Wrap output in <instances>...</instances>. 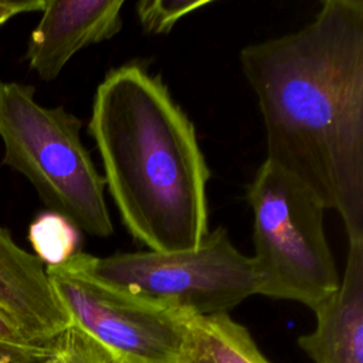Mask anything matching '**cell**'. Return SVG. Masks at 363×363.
Here are the masks:
<instances>
[{
    "label": "cell",
    "instance_id": "cell-1",
    "mask_svg": "<svg viewBox=\"0 0 363 363\" xmlns=\"http://www.w3.org/2000/svg\"><path fill=\"white\" fill-rule=\"evenodd\" d=\"M267 160L363 240V0H325L299 30L245 45Z\"/></svg>",
    "mask_w": 363,
    "mask_h": 363
},
{
    "label": "cell",
    "instance_id": "cell-2",
    "mask_svg": "<svg viewBox=\"0 0 363 363\" xmlns=\"http://www.w3.org/2000/svg\"><path fill=\"white\" fill-rule=\"evenodd\" d=\"M88 132L130 237L149 251L199 247L210 233V169L162 78L138 62L111 69L96 86Z\"/></svg>",
    "mask_w": 363,
    "mask_h": 363
},
{
    "label": "cell",
    "instance_id": "cell-3",
    "mask_svg": "<svg viewBox=\"0 0 363 363\" xmlns=\"http://www.w3.org/2000/svg\"><path fill=\"white\" fill-rule=\"evenodd\" d=\"M82 122L62 106L37 102L33 85L0 81L3 163L23 174L43 201L79 231L113 233L102 174L81 139Z\"/></svg>",
    "mask_w": 363,
    "mask_h": 363
},
{
    "label": "cell",
    "instance_id": "cell-4",
    "mask_svg": "<svg viewBox=\"0 0 363 363\" xmlns=\"http://www.w3.org/2000/svg\"><path fill=\"white\" fill-rule=\"evenodd\" d=\"M252 210V262L258 295L315 309L339 286L322 203L295 177L269 160L247 190Z\"/></svg>",
    "mask_w": 363,
    "mask_h": 363
},
{
    "label": "cell",
    "instance_id": "cell-5",
    "mask_svg": "<svg viewBox=\"0 0 363 363\" xmlns=\"http://www.w3.org/2000/svg\"><path fill=\"white\" fill-rule=\"evenodd\" d=\"M72 261L98 282L136 299L193 315L228 313L258 295L251 257L240 252L224 227L180 251H136L95 257L84 251Z\"/></svg>",
    "mask_w": 363,
    "mask_h": 363
},
{
    "label": "cell",
    "instance_id": "cell-6",
    "mask_svg": "<svg viewBox=\"0 0 363 363\" xmlns=\"http://www.w3.org/2000/svg\"><path fill=\"white\" fill-rule=\"evenodd\" d=\"M71 323L119 363H177L187 312L162 308L109 288L69 258L45 267Z\"/></svg>",
    "mask_w": 363,
    "mask_h": 363
},
{
    "label": "cell",
    "instance_id": "cell-7",
    "mask_svg": "<svg viewBox=\"0 0 363 363\" xmlns=\"http://www.w3.org/2000/svg\"><path fill=\"white\" fill-rule=\"evenodd\" d=\"M122 7V0H45L26 51L30 69L54 81L78 51L121 31Z\"/></svg>",
    "mask_w": 363,
    "mask_h": 363
},
{
    "label": "cell",
    "instance_id": "cell-8",
    "mask_svg": "<svg viewBox=\"0 0 363 363\" xmlns=\"http://www.w3.org/2000/svg\"><path fill=\"white\" fill-rule=\"evenodd\" d=\"M0 306L33 343L57 345L72 325L50 282L44 264L21 248L1 227Z\"/></svg>",
    "mask_w": 363,
    "mask_h": 363
},
{
    "label": "cell",
    "instance_id": "cell-9",
    "mask_svg": "<svg viewBox=\"0 0 363 363\" xmlns=\"http://www.w3.org/2000/svg\"><path fill=\"white\" fill-rule=\"evenodd\" d=\"M313 313V330L298 339L313 363H363V240L349 241L339 286Z\"/></svg>",
    "mask_w": 363,
    "mask_h": 363
},
{
    "label": "cell",
    "instance_id": "cell-10",
    "mask_svg": "<svg viewBox=\"0 0 363 363\" xmlns=\"http://www.w3.org/2000/svg\"><path fill=\"white\" fill-rule=\"evenodd\" d=\"M177 363H269L245 326L228 313L186 316Z\"/></svg>",
    "mask_w": 363,
    "mask_h": 363
},
{
    "label": "cell",
    "instance_id": "cell-11",
    "mask_svg": "<svg viewBox=\"0 0 363 363\" xmlns=\"http://www.w3.org/2000/svg\"><path fill=\"white\" fill-rule=\"evenodd\" d=\"M28 241L44 267L64 264L79 252L81 231L55 211L38 214L28 227Z\"/></svg>",
    "mask_w": 363,
    "mask_h": 363
},
{
    "label": "cell",
    "instance_id": "cell-12",
    "mask_svg": "<svg viewBox=\"0 0 363 363\" xmlns=\"http://www.w3.org/2000/svg\"><path fill=\"white\" fill-rule=\"evenodd\" d=\"M210 3V0H140L135 9L145 33L167 34L183 17Z\"/></svg>",
    "mask_w": 363,
    "mask_h": 363
},
{
    "label": "cell",
    "instance_id": "cell-13",
    "mask_svg": "<svg viewBox=\"0 0 363 363\" xmlns=\"http://www.w3.org/2000/svg\"><path fill=\"white\" fill-rule=\"evenodd\" d=\"M57 363H119L106 349L71 325L60 339Z\"/></svg>",
    "mask_w": 363,
    "mask_h": 363
},
{
    "label": "cell",
    "instance_id": "cell-14",
    "mask_svg": "<svg viewBox=\"0 0 363 363\" xmlns=\"http://www.w3.org/2000/svg\"><path fill=\"white\" fill-rule=\"evenodd\" d=\"M57 345H16L0 340V363H54L58 357Z\"/></svg>",
    "mask_w": 363,
    "mask_h": 363
},
{
    "label": "cell",
    "instance_id": "cell-15",
    "mask_svg": "<svg viewBox=\"0 0 363 363\" xmlns=\"http://www.w3.org/2000/svg\"><path fill=\"white\" fill-rule=\"evenodd\" d=\"M45 0H0V26L23 13L41 11Z\"/></svg>",
    "mask_w": 363,
    "mask_h": 363
},
{
    "label": "cell",
    "instance_id": "cell-16",
    "mask_svg": "<svg viewBox=\"0 0 363 363\" xmlns=\"http://www.w3.org/2000/svg\"><path fill=\"white\" fill-rule=\"evenodd\" d=\"M0 340L16 345H38L30 342L16 320L0 306Z\"/></svg>",
    "mask_w": 363,
    "mask_h": 363
},
{
    "label": "cell",
    "instance_id": "cell-17",
    "mask_svg": "<svg viewBox=\"0 0 363 363\" xmlns=\"http://www.w3.org/2000/svg\"><path fill=\"white\" fill-rule=\"evenodd\" d=\"M54 363H57V360H55V362H54Z\"/></svg>",
    "mask_w": 363,
    "mask_h": 363
}]
</instances>
